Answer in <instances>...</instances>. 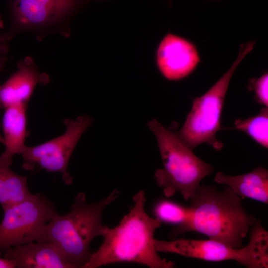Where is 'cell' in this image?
Here are the masks:
<instances>
[{
    "mask_svg": "<svg viewBox=\"0 0 268 268\" xmlns=\"http://www.w3.org/2000/svg\"><path fill=\"white\" fill-rule=\"evenodd\" d=\"M133 205L119 224L105 226L103 242L92 253L83 268H98L119 263H133L150 268H172L174 263L162 258L155 246V231L161 221L145 210V193L141 190L133 198Z\"/></svg>",
    "mask_w": 268,
    "mask_h": 268,
    "instance_id": "6da1fadb",
    "label": "cell"
},
{
    "mask_svg": "<svg viewBox=\"0 0 268 268\" xmlns=\"http://www.w3.org/2000/svg\"><path fill=\"white\" fill-rule=\"evenodd\" d=\"M189 206V231H197L233 248L243 241L256 219L247 212L240 198L229 186L222 191L212 185H199Z\"/></svg>",
    "mask_w": 268,
    "mask_h": 268,
    "instance_id": "7a4b0ae2",
    "label": "cell"
},
{
    "mask_svg": "<svg viewBox=\"0 0 268 268\" xmlns=\"http://www.w3.org/2000/svg\"><path fill=\"white\" fill-rule=\"evenodd\" d=\"M120 193L115 189L105 198L93 203L87 202L84 193H78L70 211L64 215L59 214L46 225L43 242L53 243L72 268H83L92 254L91 242L104 232V210Z\"/></svg>",
    "mask_w": 268,
    "mask_h": 268,
    "instance_id": "3957f363",
    "label": "cell"
},
{
    "mask_svg": "<svg viewBox=\"0 0 268 268\" xmlns=\"http://www.w3.org/2000/svg\"><path fill=\"white\" fill-rule=\"evenodd\" d=\"M147 127L157 139L163 168L154 179L165 197L179 192L186 201L192 200L201 181L211 174V165L197 157L176 133L154 119Z\"/></svg>",
    "mask_w": 268,
    "mask_h": 268,
    "instance_id": "277c9868",
    "label": "cell"
},
{
    "mask_svg": "<svg viewBox=\"0 0 268 268\" xmlns=\"http://www.w3.org/2000/svg\"><path fill=\"white\" fill-rule=\"evenodd\" d=\"M255 42L241 46L239 55L230 68L203 95L195 98L191 111L177 133L192 149L202 143L221 150L223 144L217 138L221 129L220 119L228 85L236 67L254 48Z\"/></svg>",
    "mask_w": 268,
    "mask_h": 268,
    "instance_id": "5b68a950",
    "label": "cell"
},
{
    "mask_svg": "<svg viewBox=\"0 0 268 268\" xmlns=\"http://www.w3.org/2000/svg\"><path fill=\"white\" fill-rule=\"evenodd\" d=\"M248 244L240 249L208 240L179 239L170 241L155 239L158 252L174 253L185 257L211 262L237 261L249 268H268V233L261 220L250 229Z\"/></svg>",
    "mask_w": 268,
    "mask_h": 268,
    "instance_id": "8992f818",
    "label": "cell"
},
{
    "mask_svg": "<svg viewBox=\"0 0 268 268\" xmlns=\"http://www.w3.org/2000/svg\"><path fill=\"white\" fill-rule=\"evenodd\" d=\"M0 223V250L43 242L46 225L59 214L44 195L32 194L3 210Z\"/></svg>",
    "mask_w": 268,
    "mask_h": 268,
    "instance_id": "52a82bcc",
    "label": "cell"
},
{
    "mask_svg": "<svg viewBox=\"0 0 268 268\" xmlns=\"http://www.w3.org/2000/svg\"><path fill=\"white\" fill-rule=\"evenodd\" d=\"M92 123L93 119L86 115L65 119L66 130L63 134L38 145L24 146L20 153L22 167L33 171L39 166L48 172H60L64 182L71 184L73 178L67 172L70 158L81 135Z\"/></svg>",
    "mask_w": 268,
    "mask_h": 268,
    "instance_id": "ba28073f",
    "label": "cell"
},
{
    "mask_svg": "<svg viewBox=\"0 0 268 268\" xmlns=\"http://www.w3.org/2000/svg\"><path fill=\"white\" fill-rule=\"evenodd\" d=\"M77 0H12L11 24L6 34L11 39L24 31L37 32L60 30Z\"/></svg>",
    "mask_w": 268,
    "mask_h": 268,
    "instance_id": "9c48e42d",
    "label": "cell"
},
{
    "mask_svg": "<svg viewBox=\"0 0 268 268\" xmlns=\"http://www.w3.org/2000/svg\"><path fill=\"white\" fill-rule=\"evenodd\" d=\"M199 61L197 49L191 43L171 33L163 38L157 49L158 67L168 80H177L187 76Z\"/></svg>",
    "mask_w": 268,
    "mask_h": 268,
    "instance_id": "30bf717a",
    "label": "cell"
},
{
    "mask_svg": "<svg viewBox=\"0 0 268 268\" xmlns=\"http://www.w3.org/2000/svg\"><path fill=\"white\" fill-rule=\"evenodd\" d=\"M17 70L0 85V105L4 108L28 104L35 87L50 82L49 75L40 72L33 59L26 57L17 64Z\"/></svg>",
    "mask_w": 268,
    "mask_h": 268,
    "instance_id": "8fae6325",
    "label": "cell"
},
{
    "mask_svg": "<svg viewBox=\"0 0 268 268\" xmlns=\"http://www.w3.org/2000/svg\"><path fill=\"white\" fill-rule=\"evenodd\" d=\"M4 257L14 261L16 268H72L50 242H33L10 248L4 251Z\"/></svg>",
    "mask_w": 268,
    "mask_h": 268,
    "instance_id": "7c38bea8",
    "label": "cell"
},
{
    "mask_svg": "<svg viewBox=\"0 0 268 268\" xmlns=\"http://www.w3.org/2000/svg\"><path fill=\"white\" fill-rule=\"evenodd\" d=\"M27 104H19L5 108L2 118V130L5 150L0 159L10 166L12 157L20 154L25 145L28 133L27 131L26 109Z\"/></svg>",
    "mask_w": 268,
    "mask_h": 268,
    "instance_id": "4fadbf2b",
    "label": "cell"
},
{
    "mask_svg": "<svg viewBox=\"0 0 268 268\" xmlns=\"http://www.w3.org/2000/svg\"><path fill=\"white\" fill-rule=\"evenodd\" d=\"M214 181L230 187L240 198L268 203V171L262 166L257 167L248 173L234 176L218 172Z\"/></svg>",
    "mask_w": 268,
    "mask_h": 268,
    "instance_id": "5bb4252c",
    "label": "cell"
},
{
    "mask_svg": "<svg viewBox=\"0 0 268 268\" xmlns=\"http://www.w3.org/2000/svg\"><path fill=\"white\" fill-rule=\"evenodd\" d=\"M32 194L27 179L15 173L0 159V203L3 209L26 199Z\"/></svg>",
    "mask_w": 268,
    "mask_h": 268,
    "instance_id": "9a60e30c",
    "label": "cell"
},
{
    "mask_svg": "<svg viewBox=\"0 0 268 268\" xmlns=\"http://www.w3.org/2000/svg\"><path fill=\"white\" fill-rule=\"evenodd\" d=\"M153 211L156 218L162 223L164 222L174 226L170 234L171 237H175L189 231V206L163 199L158 201L154 204Z\"/></svg>",
    "mask_w": 268,
    "mask_h": 268,
    "instance_id": "2e32d148",
    "label": "cell"
},
{
    "mask_svg": "<svg viewBox=\"0 0 268 268\" xmlns=\"http://www.w3.org/2000/svg\"><path fill=\"white\" fill-rule=\"evenodd\" d=\"M229 129H236L248 134L260 145L268 147V109L262 108L258 115L242 120L237 119L234 127Z\"/></svg>",
    "mask_w": 268,
    "mask_h": 268,
    "instance_id": "e0dca14e",
    "label": "cell"
},
{
    "mask_svg": "<svg viewBox=\"0 0 268 268\" xmlns=\"http://www.w3.org/2000/svg\"><path fill=\"white\" fill-rule=\"evenodd\" d=\"M268 75L266 73L257 79L254 80L251 85L254 90L258 102L265 107L268 106Z\"/></svg>",
    "mask_w": 268,
    "mask_h": 268,
    "instance_id": "ac0fdd59",
    "label": "cell"
},
{
    "mask_svg": "<svg viewBox=\"0 0 268 268\" xmlns=\"http://www.w3.org/2000/svg\"><path fill=\"white\" fill-rule=\"evenodd\" d=\"M3 22L0 15V28H3ZM10 40L8 36L5 33L0 35V51L8 49L7 42Z\"/></svg>",
    "mask_w": 268,
    "mask_h": 268,
    "instance_id": "d6986e66",
    "label": "cell"
},
{
    "mask_svg": "<svg viewBox=\"0 0 268 268\" xmlns=\"http://www.w3.org/2000/svg\"><path fill=\"white\" fill-rule=\"evenodd\" d=\"M8 50H4L0 51V72L3 70L4 64L6 60V55ZM0 142L4 144L3 137L0 134Z\"/></svg>",
    "mask_w": 268,
    "mask_h": 268,
    "instance_id": "ffe728a7",
    "label": "cell"
},
{
    "mask_svg": "<svg viewBox=\"0 0 268 268\" xmlns=\"http://www.w3.org/2000/svg\"><path fill=\"white\" fill-rule=\"evenodd\" d=\"M15 262L7 258H0V268H16Z\"/></svg>",
    "mask_w": 268,
    "mask_h": 268,
    "instance_id": "44dd1931",
    "label": "cell"
}]
</instances>
